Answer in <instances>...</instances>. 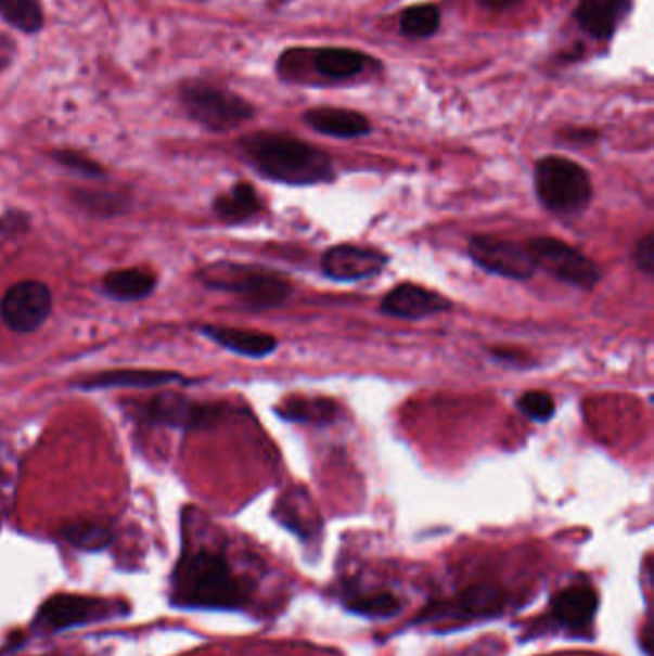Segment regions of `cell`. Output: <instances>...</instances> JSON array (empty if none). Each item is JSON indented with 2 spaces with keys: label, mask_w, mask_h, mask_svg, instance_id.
Segmentation results:
<instances>
[{
  "label": "cell",
  "mask_w": 654,
  "mask_h": 656,
  "mask_svg": "<svg viewBox=\"0 0 654 656\" xmlns=\"http://www.w3.org/2000/svg\"><path fill=\"white\" fill-rule=\"evenodd\" d=\"M239 146L249 166L274 183L309 186L334 181L331 156L292 134L259 131L244 137Z\"/></svg>",
  "instance_id": "6da1fadb"
},
{
  "label": "cell",
  "mask_w": 654,
  "mask_h": 656,
  "mask_svg": "<svg viewBox=\"0 0 654 656\" xmlns=\"http://www.w3.org/2000/svg\"><path fill=\"white\" fill-rule=\"evenodd\" d=\"M171 582L175 607L239 610L248 601V591L234 576L227 558L207 549L184 553Z\"/></svg>",
  "instance_id": "7a4b0ae2"
},
{
  "label": "cell",
  "mask_w": 654,
  "mask_h": 656,
  "mask_svg": "<svg viewBox=\"0 0 654 656\" xmlns=\"http://www.w3.org/2000/svg\"><path fill=\"white\" fill-rule=\"evenodd\" d=\"M200 279L214 291L239 296L249 309L256 311L279 308L294 291L291 281L277 271L231 261L207 266L200 273Z\"/></svg>",
  "instance_id": "3957f363"
},
{
  "label": "cell",
  "mask_w": 654,
  "mask_h": 656,
  "mask_svg": "<svg viewBox=\"0 0 654 656\" xmlns=\"http://www.w3.org/2000/svg\"><path fill=\"white\" fill-rule=\"evenodd\" d=\"M179 102L184 114L207 131L225 133L256 116L254 104L241 94L219 85L189 79L179 87Z\"/></svg>",
  "instance_id": "277c9868"
},
{
  "label": "cell",
  "mask_w": 654,
  "mask_h": 656,
  "mask_svg": "<svg viewBox=\"0 0 654 656\" xmlns=\"http://www.w3.org/2000/svg\"><path fill=\"white\" fill-rule=\"evenodd\" d=\"M536 191L546 209L556 216H576L588 208L593 186L588 171L563 156H547L536 166Z\"/></svg>",
  "instance_id": "5b68a950"
},
{
  "label": "cell",
  "mask_w": 654,
  "mask_h": 656,
  "mask_svg": "<svg viewBox=\"0 0 654 656\" xmlns=\"http://www.w3.org/2000/svg\"><path fill=\"white\" fill-rule=\"evenodd\" d=\"M536 266L546 269L561 283L591 291L601 281V269L580 249L553 236H536L526 242Z\"/></svg>",
  "instance_id": "8992f818"
},
{
  "label": "cell",
  "mask_w": 654,
  "mask_h": 656,
  "mask_svg": "<svg viewBox=\"0 0 654 656\" xmlns=\"http://www.w3.org/2000/svg\"><path fill=\"white\" fill-rule=\"evenodd\" d=\"M469 254L484 271L511 281H528L538 271L530 249L521 242L478 234L469 244Z\"/></svg>",
  "instance_id": "52a82bcc"
},
{
  "label": "cell",
  "mask_w": 654,
  "mask_h": 656,
  "mask_svg": "<svg viewBox=\"0 0 654 656\" xmlns=\"http://www.w3.org/2000/svg\"><path fill=\"white\" fill-rule=\"evenodd\" d=\"M119 603L85 595H54L42 603L35 616L34 628L39 632H62L75 626L100 622L114 615Z\"/></svg>",
  "instance_id": "ba28073f"
},
{
  "label": "cell",
  "mask_w": 654,
  "mask_h": 656,
  "mask_svg": "<svg viewBox=\"0 0 654 656\" xmlns=\"http://www.w3.org/2000/svg\"><path fill=\"white\" fill-rule=\"evenodd\" d=\"M52 311V294L41 281L14 284L0 301V317L10 331L29 334L37 331Z\"/></svg>",
  "instance_id": "9c48e42d"
},
{
  "label": "cell",
  "mask_w": 654,
  "mask_h": 656,
  "mask_svg": "<svg viewBox=\"0 0 654 656\" xmlns=\"http://www.w3.org/2000/svg\"><path fill=\"white\" fill-rule=\"evenodd\" d=\"M505 593L497 586L476 583L448 601H439V603L424 608L421 620L424 622L476 620V618H486V616L501 615V610L505 608Z\"/></svg>",
  "instance_id": "30bf717a"
},
{
  "label": "cell",
  "mask_w": 654,
  "mask_h": 656,
  "mask_svg": "<svg viewBox=\"0 0 654 656\" xmlns=\"http://www.w3.org/2000/svg\"><path fill=\"white\" fill-rule=\"evenodd\" d=\"M388 256L381 249L357 244H338L326 249L321 258L324 276L336 283H356L381 273Z\"/></svg>",
  "instance_id": "8fae6325"
},
{
  "label": "cell",
  "mask_w": 654,
  "mask_h": 656,
  "mask_svg": "<svg viewBox=\"0 0 654 656\" xmlns=\"http://www.w3.org/2000/svg\"><path fill=\"white\" fill-rule=\"evenodd\" d=\"M451 308L453 304L446 296L413 283L398 284L384 296L381 304L384 316L411 319V321L438 316Z\"/></svg>",
  "instance_id": "7c38bea8"
},
{
  "label": "cell",
  "mask_w": 654,
  "mask_h": 656,
  "mask_svg": "<svg viewBox=\"0 0 654 656\" xmlns=\"http://www.w3.org/2000/svg\"><path fill=\"white\" fill-rule=\"evenodd\" d=\"M597 608H599V597L593 588L570 586L553 597L549 616L561 630L580 635L591 628Z\"/></svg>",
  "instance_id": "4fadbf2b"
},
{
  "label": "cell",
  "mask_w": 654,
  "mask_h": 656,
  "mask_svg": "<svg viewBox=\"0 0 654 656\" xmlns=\"http://www.w3.org/2000/svg\"><path fill=\"white\" fill-rule=\"evenodd\" d=\"M217 415L219 409L200 406L196 401L175 394H162L158 398L150 399L144 408V416L150 423L167 424L182 430L198 428L202 424L214 421Z\"/></svg>",
  "instance_id": "5bb4252c"
},
{
  "label": "cell",
  "mask_w": 654,
  "mask_h": 656,
  "mask_svg": "<svg viewBox=\"0 0 654 656\" xmlns=\"http://www.w3.org/2000/svg\"><path fill=\"white\" fill-rule=\"evenodd\" d=\"M184 383L181 374L174 371H149V369H125L89 376L75 384L79 390H110V388H158L166 384Z\"/></svg>",
  "instance_id": "9a60e30c"
},
{
  "label": "cell",
  "mask_w": 654,
  "mask_h": 656,
  "mask_svg": "<svg viewBox=\"0 0 654 656\" xmlns=\"http://www.w3.org/2000/svg\"><path fill=\"white\" fill-rule=\"evenodd\" d=\"M304 121L311 129H316L317 133L329 134L336 139H357L371 133V121L354 110L331 108V106L307 110Z\"/></svg>",
  "instance_id": "2e32d148"
},
{
  "label": "cell",
  "mask_w": 654,
  "mask_h": 656,
  "mask_svg": "<svg viewBox=\"0 0 654 656\" xmlns=\"http://www.w3.org/2000/svg\"><path fill=\"white\" fill-rule=\"evenodd\" d=\"M202 333L206 334L209 340L219 344L221 348L229 349L232 353H239L244 358H267L279 346V342L271 334L241 331V329H231V326L206 324V326H202Z\"/></svg>",
  "instance_id": "e0dca14e"
},
{
  "label": "cell",
  "mask_w": 654,
  "mask_h": 656,
  "mask_svg": "<svg viewBox=\"0 0 654 656\" xmlns=\"http://www.w3.org/2000/svg\"><path fill=\"white\" fill-rule=\"evenodd\" d=\"M630 9V0H581L576 9L578 24L595 39H611Z\"/></svg>",
  "instance_id": "ac0fdd59"
},
{
  "label": "cell",
  "mask_w": 654,
  "mask_h": 656,
  "mask_svg": "<svg viewBox=\"0 0 654 656\" xmlns=\"http://www.w3.org/2000/svg\"><path fill=\"white\" fill-rule=\"evenodd\" d=\"M217 217L225 223H242L264 209V200L249 183H236L214 202Z\"/></svg>",
  "instance_id": "d6986e66"
},
{
  "label": "cell",
  "mask_w": 654,
  "mask_h": 656,
  "mask_svg": "<svg viewBox=\"0 0 654 656\" xmlns=\"http://www.w3.org/2000/svg\"><path fill=\"white\" fill-rule=\"evenodd\" d=\"M102 288L110 298L121 299V301H134V299L146 298L156 288L154 274L142 269H121L112 271L104 276Z\"/></svg>",
  "instance_id": "ffe728a7"
},
{
  "label": "cell",
  "mask_w": 654,
  "mask_h": 656,
  "mask_svg": "<svg viewBox=\"0 0 654 656\" xmlns=\"http://www.w3.org/2000/svg\"><path fill=\"white\" fill-rule=\"evenodd\" d=\"M367 56L351 49H319L313 54V66L331 79H349L363 72Z\"/></svg>",
  "instance_id": "44dd1931"
},
{
  "label": "cell",
  "mask_w": 654,
  "mask_h": 656,
  "mask_svg": "<svg viewBox=\"0 0 654 656\" xmlns=\"http://www.w3.org/2000/svg\"><path fill=\"white\" fill-rule=\"evenodd\" d=\"M277 413L291 423H332L338 416V403L326 398H291Z\"/></svg>",
  "instance_id": "7402d4cb"
},
{
  "label": "cell",
  "mask_w": 654,
  "mask_h": 656,
  "mask_svg": "<svg viewBox=\"0 0 654 656\" xmlns=\"http://www.w3.org/2000/svg\"><path fill=\"white\" fill-rule=\"evenodd\" d=\"M0 20L25 35L41 34L47 24L39 0H0Z\"/></svg>",
  "instance_id": "603a6c76"
},
{
  "label": "cell",
  "mask_w": 654,
  "mask_h": 656,
  "mask_svg": "<svg viewBox=\"0 0 654 656\" xmlns=\"http://www.w3.org/2000/svg\"><path fill=\"white\" fill-rule=\"evenodd\" d=\"M64 540L77 549L84 551H100V549L108 548L114 540L112 526L99 520H79L64 526L62 530Z\"/></svg>",
  "instance_id": "cb8c5ba5"
},
{
  "label": "cell",
  "mask_w": 654,
  "mask_h": 656,
  "mask_svg": "<svg viewBox=\"0 0 654 656\" xmlns=\"http://www.w3.org/2000/svg\"><path fill=\"white\" fill-rule=\"evenodd\" d=\"M441 14L432 4H419L403 10L399 17V31L411 39H426L438 34Z\"/></svg>",
  "instance_id": "d4e9b609"
},
{
  "label": "cell",
  "mask_w": 654,
  "mask_h": 656,
  "mask_svg": "<svg viewBox=\"0 0 654 656\" xmlns=\"http://www.w3.org/2000/svg\"><path fill=\"white\" fill-rule=\"evenodd\" d=\"M346 608L356 615L371 618H388L398 615L401 603L394 593H348Z\"/></svg>",
  "instance_id": "484cf974"
},
{
  "label": "cell",
  "mask_w": 654,
  "mask_h": 656,
  "mask_svg": "<svg viewBox=\"0 0 654 656\" xmlns=\"http://www.w3.org/2000/svg\"><path fill=\"white\" fill-rule=\"evenodd\" d=\"M74 196L79 206H84L92 214H100V216H116V214H121L125 206H127L124 196H119L116 192L79 189V191L74 192Z\"/></svg>",
  "instance_id": "4316f807"
},
{
  "label": "cell",
  "mask_w": 654,
  "mask_h": 656,
  "mask_svg": "<svg viewBox=\"0 0 654 656\" xmlns=\"http://www.w3.org/2000/svg\"><path fill=\"white\" fill-rule=\"evenodd\" d=\"M516 406L521 409L522 415L528 416L536 423L551 421L556 411L555 398L549 391H526Z\"/></svg>",
  "instance_id": "83f0119b"
},
{
  "label": "cell",
  "mask_w": 654,
  "mask_h": 656,
  "mask_svg": "<svg viewBox=\"0 0 654 656\" xmlns=\"http://www.w3.org/2000/svg\"><path fill=\"white\" fill-rule=\"evenodd\" d=\"M54 162H59L60 166L72 169L75 173L87 175V177H102L104 169L94 162V159L85 156L81 152L75 150H59L52 154Z\"/></svg>",
  "instance_id": "f1b7e54d"
},
{
  "label": "cell",
  "mask_w": 654,
  "mask_h": 656,
  "mask_svg": "<svg viewBox=\"0 0 654 656\" xmlns=\"http://www.w3.org/2000/svg\"><path fill=\"white\" fill-rule=\"evenodd\" d=\"M636 261L645 273L654 271V234L646 233L636 246Z\"/></svg>",
  "instance_id": "f546056e"
},
{
  "label": "cell",
  "mask_w": 654,
  "mask_h": 656,
  "mask_svg": "<svg viewBox=\"0 0 654 656\" xmlns=\"http://www.w3.org/2000/svg\"><path fill=\"white\" fill-rule=\"evenodd\" d=\"M522 0H480L482 7L488 10H509L516 7Z\"/></svg>",
  "instance_id": "4dcf8cb0"
},
{
  "label": "cell",
  "mask_w": 654,
  "mask_h": 656,
  "mask_svg": "<svg viewBox=\"0 0 654 656\" xmlns=\"http://www.w3.org/2000/svg\"><path fill=\"white\" fill-rule=\"evenodd\" d=\"M566 139L574 142H593L597 139V133L595 131H589V129H578V131L566 134Z\"/></svg>",
  "instance_id": "1f68e13d"
}]
</instances>
